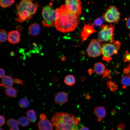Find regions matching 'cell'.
I'll return each instance as SVG.
<instances>
[{
    "label": "cell",
    "mask_w": 130,
    "mask_h": 130,
    "mask_svg": "<svg viewBox=\"0 0 130 130\" xmlns=\"http://www.w3.org/2000/svg\"><path fill=\"white\" fill-rule=\"evenodd\" d=\"M19 124L22 127H25L28 126L30 123V121L25 116H22L18 119Z\"/></svg>",
    "instance_id": "23"
},
{
    "label": "cell",
    "mask_w": 130,
    "mask_h": 130,
    "mask_svg": "<svg viewBox=\"0 0 130 130\" xmlns=\"http://www.w3.org/2000/svg\"><path fill=\"white\" fill-rule=\"evenodd\" d=\"M78 130H89V129L86 127H83L80 128Z\"/></svg>",
    "instance_id": "37"
},
{
    "label": "cell",
    "mask_w": 130,
    "mask_h": 130,
    "mask_svg": "<svg viewBox=\"0 0 130 130\" xmlns=\"http://www.w3.org/2000/svg\"><path fill=\"white\" fill-rule=\"evenodd\" d=\"M121 14L118 8L114 5L109 6L103 14L105 21L109 23L117 24L120 20Z\"/></svg>",
    "instance_id": "7"
},
{
    "label": "cell",
    "mask_w": 130,
    "mask_h": 130,
    "mask_svg": "<svg viewBox=\"0 0 130 130\" xmlns=\"http://www.w3.org/2000/svg\"><path fill=\"white\" fill-rule=\"evenodd\" d=\"M79 117L67 112H56L52 116L51 122L56 130H78Z\"/></svg>",
    "instance_id": "2"
},
{
    "label": "cell",
    "mask_w": 130,
    "mask_h": 130,
    "mask_svg": "<svg viewBox=\"0 0 130 130\" xmlns=\"http://www.w3.org/2000/svg\"><path fill=\"white\" fill-rule=\"evenodd\" d=\"M126 25L127 28L130 30V16L127 19L126 22Z\"/></svg>",
    "instance_id": "33"
},
{
    "label": "cell",
    "mask_w": 130,
    "mask_h": 130,
    "mask_svg": "<svg viewBox=\"0 0 130 130\" xmlns=\"http://www.w3.org/2000/svg\"><path fill=\"white\" fill-rule=\"evenodd\" d=\"M54 25L57 30L62 33L74 31L80 22L79 15L70 12L65 5L57 9Z\"/></svg>",
    "instance_id": "1"
},
{
    "label": "cell",
    "mask_w": 130,
    "mask_h": 130,
    "mask_svg": "<svg viewBox=\"0 0 130 130\" xmlns=\"http://www.w3.org/2000/svg\"><path fill=\"white\" fill-rule=\"evenodd\" d=\"M5 93L8 97H14L17 95V91L15 88L12 87L6 88L5 91Z\"/></svg>",
    "instance_id": "21"
},
{
    "label": "cell",
    "mask_w": 130,
    "mask_h": 130,
    "mask_svg": "<svg viewBox=\"0 0 130 130\" xmlns=\"http://www.w3.org/2000/svg\"><path fill=\"white\" fill-rule=\"evenodd\" d=\"M86 52L89 57L95 58L102 53V47L98 40L93 39L88 47Z\"/></svg>",
    "instance_id": "8"
},
{
    "label": "cell",
    "mask_w": 130,
    "mask_h": 130,
    "mask_svg": "<svg viewBox=\"0 0 130 130\" xmlns=\"http://www.w3.org/2000/svg\"><path fill=\"white\" fill-rule=\"evenodd\" d=\"M14 83L13 79L9 75H5L2 78L0 85L6 88L12 87Z\"/></svg>",
    "instance_id": "15"
},
{
    "label": "cell",
    "mask_w": 130,
    "mask_h": 130,
    "mask_svg": "<svg viewBox=\"0 0 130 130\" xmlns=\"http://www.w3.org/2000/svg\"><path fill=\"white\" fill-rule=\"evenodd\" d=\"M121 83L123 88H125L130 85V76L126 75L123 76L121 80Z\"/></svg>",
    "instance_id": "22"
},
{
    "label": "cell",
    "mask_w": 130,
    "mask_h": 130,
    "mask_svg": "<svg viewBox=\"0 0 130 130\" xmlns=\"http://www.w3.org/2000/svg\"><path fill=\"white\" fill-rule=\"evenodd\" d=\"M120 45V43L117 41L112 43L104 44L102 47V60L108 62H110L112 56L117 53Z\"/></svg>",
    "instance_id": "4"
},
{
    "label": "cell",
    "mask_w": 130,
    "mask_h": 130,
    "mask_svg": "<svg viewBox=\"0 0 130 130\" xmlns=\"http://www.w3.org/2000/svg\"><path fill=\"white\" fill-rule=\"evenodd\" d=\"M54 100L57 104L62 105L67 102L68 100V96L67 94L64 92H60L56 95Z\"/></svg>",
    "instance_id": "13"
},
{
    "label": "cell",
    "mask_w": 130,
    "mask_h": 130,
    "mask_svg": "<svg viewBox=\"0 0 130 130\" xmlns=\"http://www.w3.org/2000/svg\"><path fill=\"white\" fill-rule=\"evenodd\" d=\"M64 82L66 85L68 86H72L75 83V78L73 75H68L65 77Z\"/></svg>",
    "instance_id": "19"
},
{
    "label": "cell",
    "mask_w": 130,
    "mask_h": 130,
    "mask_svg": "<svg viewBox=\"0 0 130 130\" xmlns=\"http://www.w3.org/2000/svg\"><path fill=\"white\" fill-rule=\"evenodd\" d=\"M39 118L40 119H44L46 118V115L44 113H42L40 114L39 116Z\"/></svg>",
    "instance_id": "36"
},
{
    "label": "cell",
    "mask_w": 130,
    "mask_h": 130,
    "mask_svg": "<svg viewBox=\"0 0 130 130\" xmlns=\"http://www.w3.org/2000/svg\"><path fill=\"white\" fill-rule=\"evenodd\" d=\"M101 30L98 36V40L100 43L110 41L112 43L115 41L114 40V29L115 26L113 25H102L100 26Z\"/></svg>",
    "instance_id": "5"
},
{
    "label": "cell",
    "mask_w": 130,
    "mask_h": 130,
    "mask_svg": "<svg viewBox=\"0 0 130 130\" xmlns=\"http://www.w3.org/2000/svg\"><path fill=\"white\" fill-rule=\"evenodd\" d=\"M51 0L52 1H53L54 0Z\"/></svg>",
    "instance_id": "41"
},
{
    "label": "cell",
    "mask_w": 130,
    "mask_h": 130,
    "mask_svg": "<svg viewBox=\"0 0 130 130\" xmlns=\"http://www.w3.org/2000/svg\"><path fill=\"white\" fill-rule=\"evenodd\" d=\"M104 21L105 20L103 18L102 19L101 18H98L94 20L93 25L95 26H101L102 25Z\"/></svg>",
    "instance_id": "28"
},
{
    "label": "cell",
    "mask_w": 130,
    "mask_h": 130,
    "mask_svg": "<svg viewBox=\"0 0 130 130\" xmlns=\"http://www.w3.org/2000/svg\"><path fill=\"white\" fill-rule=\"evenodd\" d=\"M42 14L43 26L50 27L54 25L56 17V10H54L50 5H46L42 8Z\"/></svg>",
    "instance_id": "6"
},
{
    "label": "cell",
    "mask_w": 130,
    "mask_h": 130,
    "mask_svg": "<svg viewBox=\"0 0 130 130\" xmlns=\"http://www.w3.org/2000/svg\"><path fill=\"white\" fill-rule=\"evenodd\" d=\"M40 30V26L39 24L37 23H33L29 26L28 31L29 34L31 35L34 36L39 34Z\"/></svg>",
    "instance_id": "16"
},
{
    "label": "cell",
    "mask_w": 130,
    "mask_h": 130,
    "mask_svg": "<svg viewBox=\"0 0 130 130\" xmlns=\"http://www.w3.org/2000/svg\"><path fill=\"white\" fill-rule=\"evenodd\" d=\"M26 116L30 121L33 123L36 121L37 117L36 112L33 110H30L27 111L26 113Z\"/></svg>",
    "instance_id": "20"
},
{
    "label": "cell",
    "mask_w": 130,
    "mask_h": 130,
    "mask_svg": "<svg viewBox=\"0 0 130 130\" xmlns=\"http://www.w3.org/2000/svg\"><path fill=\"white\" fill-rule=\"evenodd\" d=\"M20 34L17 30L12 31L8 33L7 40L11 44H15L18 43L20 40Z\"/></svg>",
    "instance_id": "12"
},
{
    "label": "cell",
    "mask_w": 130,
    "mask_h": 130,
    "mask_svg": "<svg viewBox=\"0 0 130 130\" xmlns=\"http://www.w3.org/2000/svg\"><path fill=\"white\" fill-rule=\"evenodd\" d=\"M107 84L108 87L111 91H114L117 89V85H116L114 82L110 81L108 82Z\"/></svg>",
    "instance_id": "27"
},
{
    "label": "cell",
    "mask_w": 130,
    "mask_h": 130,
    "mask_svg": "<svg viewBox=\"0 0 130 130\" xmlns=\"http://www.w3.org/2000/svg\"><path fill=\"white\" fill-rule=\"evenodd\" d=\"M0 125L1 126L5 124L6 122L5 119L4 117L1 115L0 116Z\"/></svg>",
    "instance_id": "31"
},
{
    "label": "cell",
    "mask_w": 130,
    "mask_h": 130,
    "mask_svg": "<svg viewBox=\"0 0 130 130\" xmlns=\"http://www.w3.org/2000/svg\"><path fill=\"white\" fill-rule=\"evenodd\" d=\"M37 127L39 130H53V125L49 120L46 118L40 119L38 122Z\"/></svg>",
    "instance_id": "11"
},
{
    "label": "cell",
    "mask_w": 130,
    "mask_h": 130,
    "mask_svg": "<svg viewBox=\"0 0 130 130\" xmlns=\"http://www.w3.org/2000/svg\"><path fill=\"white\" fill-rule=\"evenodd\" d=\"M14 2V0H0V6L3 8L11 6Z\"/></svg>",
    "instance_id": "24"
},
{
    "label": "cell",
    "mask_w": 130,
    "mask_h": 130,
    "mask_svg": "<svg viewBox=\"0 0 130 130\" xmlns=\"http://www.w3.org/2000/svg\"><path fill=\"white\" fill-rule=\"evenodd\" d=\"M123 60L125 62H130V53L127 50L125 51L123 57Z\"/></svg>",
    "instance_id": "29"
},
{
    "label": "cell",
    "mask_w": 130,
    "mask_h": 130,
    "mask_svg": "<svg viewBox=\"0 0 130 130\" xmlns=\"http://www.w3.org/2000/svg\"><path fill=\"white\" fill-rule=\"evenodd\" d=\"M18 120L13 118H10L7 121L6 124L8 126L11 128L9 130H20Z\"/></svg>",
    "instance_id": "18"
},
{
    "label": "cell",
    "mask_w": 130,
    "mask_h": 130,
    "mask_svg": "<svg viewBox=\"0 0 130 130\" xmlns=\"http://www.w3.org/2000/svg\"><path fill=\"white\" fill-rule=\"evenodd\" d=\"M13 80L14 83L23 85H25L24 81L20 79L15 78L13 79Z\"/></svg>",
    "instance_id": "30"
},
{
    "label": "cell",
    "mask_w": 130,
    "mask_h": 130,
    "mask_svg": "<svg viewBox=\"0 0 130 130\" xmlns=\"http://www.w3.org/2000/svg\"><path fill=\"white\" fill-rule=\"evenodd\" d=\"M106 69L105 65L102 63L98 62L94 65L92 69L93 72H94L98 75H103Z\"/></svg>",
    "instance_id": "17"
},
{
    "label": "cell",
    "mask_w": 130,
    "mask_h": 130,
    "mask_svg": "<svg viewBox=\"0 0 130 130\" xmlns=\"http://www.w3.org/2000/svg\"><path fill=\"white\" fill-rule=\"evenodd\" d=\"M39 6L38 4L32 2V1L21 0L16 5L17 13L16 21L22 22L26 20H31Z\"/></svg>",
    "instance_id": "3"
},
{
    "label": "cell",
    "mask_w": 130,
    "mask_h": 130,
    "mask_svg": "<svg viewBox=\"0 0 130 130\" xmlns=\"http://www.w3.org/2000/svg\"><path fill=\"white\" fill-rule=\"evenodd\" d=\"M18 104L19 106L22 108H26L28 107L29 105V102L26 99L23 98L19 101Z\"/></svg>",
    "instance_id": "26"
},
{
    "label": "cell",
    "mask_w": 130,
    "mask_h": 130,
    "mask_svg": "<svg viewBox=\"0 0 130 130\" xmlns=\"http://www.w3.org/2000/svg\"><path fill=\"white\" fill-rule=\"evenodd\" d=\"M129 37H130V33L129 34Z\"/></svg>",
    "instance_id": "40"
},
{
    "label": "cell",
    "mask_w": 130,
    "mask_h": 130,
    "mask_svg": "<svg viewBox=\"0 0 130 130\" xmlns=\"http://www.w3.org/2000/svg\"><path fill=\"white\" fill-rule=\"evenodd\" d=\"M0 130H4L2 128H1L0 127Z\"/></svg>",
    "instance_id": "39"
},
{
    "label": "cell",
    "mask_w": 130,
    "mask_h": 130,
    "mask_svg": "<svg viewBox=\"0 0 130 130\" xmlns=\"http://www.w3.org/2000/svg\"><path fill=\"white\" fill-rule=\"evenodd\" d=\"M125 127V125L123 123H120L117 125V130H123Z\"/></svg>",
    "instance_id": "32"
},
{
    "label": "cell",
    "mask_w": 130,
    "mask_h": 130,
    "mask_svg": "<svg viewBox=\"0 0 130 130\" xmlns=\"http://www.w3.org/2000/svg\"><path fill=\"white\" fill-rule=\"evenodd\" d=\"M65 5L72 13L79 15L81 13V7L80 0H65Z\"/></svg>",
    "instance_id": "9"
},
{
    "label": "cell",
    "mask_w": 130,
    "mask_h": 130,
    "mask_svg": "<svg viewBox=\"0 0 130 130\" xmlns=\"http://www.w3.org/2000/svg\"><path fill=\"white\" fill-rule=\"evenodd\" d=\"M0 78H2L5 76V71L3 69L1 68H0Z\"/></svg>",
    "instance_id": "34"
},
{
    "label": "cell",
    "mask_w": 130,
    "mask_h": 130,
    "mask_svg": "<svg viewBox=\"0 0 130 130\" xmlns=\"http://www.w3.org/2000/svg\"><path fill=\"white\" fill-rule=\"evenodd\" d=\"M8 34L5 30L2 29L0 32V41L1 43L5 42L8 39Z\"/></svg>",
    "instance_id": "25"
},
{
    "label": "cell",
    "mask_w": 130,
    "mask_h": 130,
    "mask_svg": "<svg viewBox=\"0 0 130 130\" xmlns=\"http://www.w3.org/2000/svg\"><path fill=\"white\" fill-rule=\"evenodd\" d=\"M110 73V70L106 69L103 75V78H104L105 77L108 76Z\"/></svg>",
    "instance_id": "35"
},
{
    "label": "cell",
    "mask_w": 130,
    "mask_h": 130,
    "mask_svg": "<svg viewBox=\"0 0 130 130\" xmlns=\"http://www.w3.org/2000/svg\"><path fill=\"white\" fill-rule=\"evenodd\" d=\"M96 31L93 25L87 24L85 25L81 34L82 40L83 41L86 40L91 34Z\"/></svg>",
    "instance_id": "10"
},
{
    "label": "cell",
    "mask_w": 130,
    "mask_h": 130,
    "mask_svg": "<svg viewBox=\"0 0 130 130\" xmlns=\"http://www.w3.org/2000/svg\"><path fill=\"white\" fill-rule=\"evenodd\" d=\"M28 0V1H33V0Z\"/></svg>",
    "instance_id": "38"
},
{
    "label": "cell",
    "mask_w": 130,
    "mask_h": 130,
    "mask_svg": "<svg viewBox=\"0 0 130 130\" xmlns=\"http://www.w3.org/2000/svg\"><path fill=\"white\" fill-rule=\"evenodd\" d=\"M94 112L99 122H101L106 116V110L105 107L103 106H99L95 108L94 109Z\"/></svg>",
    "instance_id": "14"
}]
</instances>
